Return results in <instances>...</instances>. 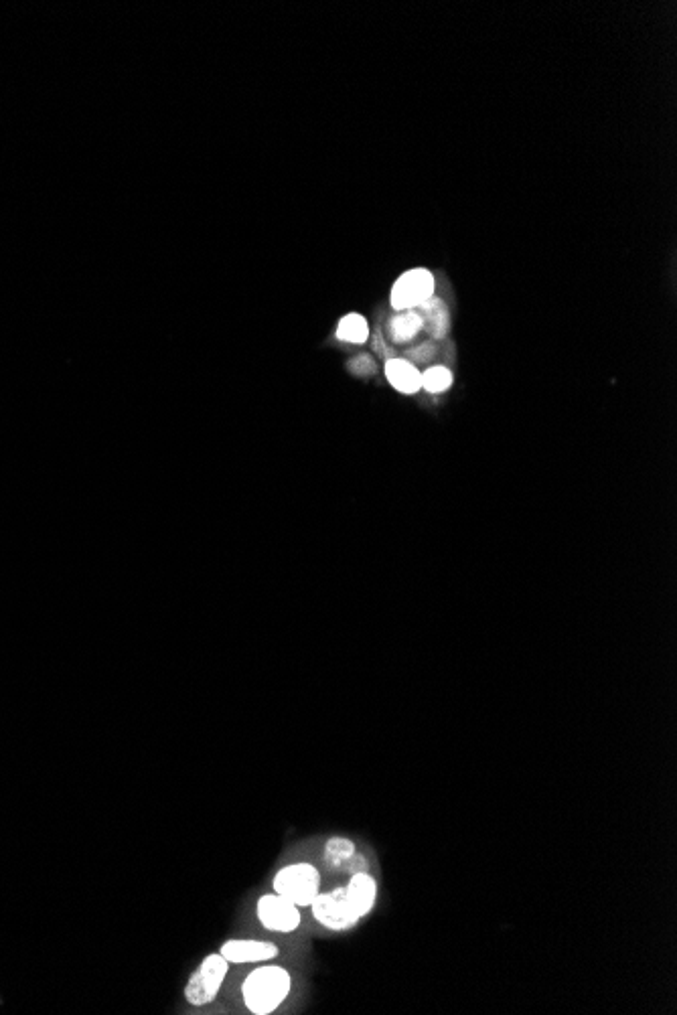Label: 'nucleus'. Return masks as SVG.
Instances as JSON below:
<instances>
[{
  "instance_id": "f257e3e1",
  "label": "nucleus",
  "mask_w": 677,
  "mask_h": 1015,
  "mask_svg": "<svg viewBox=\"0 0 677 1015\" xmlns=\"http://www.w3.org/2000/svg\"><path fill=\"white\" fill-rule=\"evenodd\" d=\"M292 973L272 961L258 963L242 981V1001L254 1015L278 1011L292 993Z\"/></svg>"
},
{
  "instance_id": "f03ea898",
  "label": "nucleus",
  "mask_w": 677,
  "mask_h": 1015,
  "mask_svg": "<svg viewBox=\"0 0 677 1015\" xmlns=\"http://www.w3.org/2000/svg\"><path fill=\"white\" fill-rule=\"evenodd\" d=\"M323 874L311 862H292L272 876V892L288 898L298 908H309L321 894Z\"/></svg>"
},
{
  "instance_id": "7ed1b4c3",
  "label": "nucleus",
  "mask_w": 677,
  "mask_h": 1015,
  "mask_svg": "<svg viewBox=\"0 0 677 1015\" xmlns=\"http://www.w3.org/2000/svg\"><path fill=\"white\" fill-rule=\"evenodd\" d=\"M230 967L232 965L228 963V959H225L219 951L205 955L199 967L189 975V981L185 985V1001L191 1007L211 1005L217 999L225 979H228Z\"/></svg>"
},
{
  "instance_id": "20e7f679",
  "label": "nucleus",
  "mask_w": 677,
  "mask_h": 1015,
  "mask_svg": "<svg viewBox=\"0 0 677 1015\" xmlns=\"http://www.w3.org/2000/svg\"><path fill=\"white\" fill-rule=\"evenodd\" d=\"M294 902L288 898L266 892L256 900V918L262 924L264 930L276 932V934H292L303 924V914Z\"/></svg>"
},
{
  "instance_id": "39448f33",
  "label": "nucleus",
  "mask_w": 677,
  "mask_h": 1015,
  "mask_svg": "<svg viewBox=\"0 0 677 1015\" xmlns=\"http://www.w3.org/2000/svg\"><path fill=\"white\" fill-rule=\"evenodd\" d=\"M309 908H311L313 918L325 930H331V932H347L361 922L351 912V908L345 900V894H343V886L333 888L329 892H321Z\"/></svg>"
},
{
  "instance_id": "423d86ee",
  "label": "nucleus",
  "mask_w": 677,
  "mask_h": 1015,
  "mask_svg": "<svg viewBox=\"0 0 677 1015\" xmlns=\"http://www.w3.org/2000/svg\"><path fill=\"white\" fill-rule=\"evenodd\" d=\"M430 296H434V276L426 268H414L404 272L390 294L392 306L400 310L418 308L422 302H426Z\"/></svg>"
},
{
  "instance_id": "0eeeda50",
  "label": "nucleus",
  "mask_w": 677,
  "mask_h": 1015,
  "mask_svg": "<svg viewBox=\"0 0 677 1015\" xmlns=\"http://www.w3.org/2000/svg\"><path fill=\"white\" fill-rule=\"evenodd\" d=\"M219 953L230 965H256L276 961L280 957V947L264 939H228L221 943Z\"/></svg>"
},
{
  "instance_id": "6e6552de",
  "label": "nucleus",
  "mask_w": 677,
  "mask_h": 1015,
  "mask_svg": "<svg viewBox=\"0 0 677 1015\" xmlns=\"http://www.w3.org/2000/svg\"><path fill=\"white\" fill-rule=\"evenodd\" d=\"M343 894H345V900H347L351 912L359 920H363L367 914H371L375 904H378V894H380L378 880H375L369 872L359 870V872L351 874L349 882L343 886Z\"/></svg>"
},
{
  "instance_id": "1a4fd4ad",
  "label": "nucleus",
  "mask_w": 677,
  "mask_h": 1015,
  "mask_svg": "<svg viewBox=\"0 0 677 1015\" xmlns=\"http://www.w3.org/2000/svg\"><path fill=\"white\" fill-rule=\"evenodd\" d=\"M386 377L396 392L414 396L422 389V373L408 359H390L386 363Z\"/></svg>"
},
{
  "instance_id": "9d476101",
  "label": "nucleus",
  "mask_w": 677,
  "mask_h": 1015,
  "mask_svg": "<svg viewBox=\"0 0 677 1015\" xmlns=\"http://www.w3.org/2000/svg\"><path fill=\"white\" fill-rule=\"evenodd\" d=\"M416 310L422 319V331H426L432 339H438V341L446 337V333L450 329V317H448L446 304L438 296H430Z\"/></svg>"
},
{
  "instance_id": "9b49d317",
  "label": "nucleus",
  "mask_w": 677,
  "mask_h": 1015,
  "mask_svg": "<svg viewBox=\"0 0 677 1015\" xmlns=\"http://www.w3.org/2000/svg\"><path fill=\"white\" fill-rule=\"evenodd\" d=\"M357 857V843L349 837L335 835L325 841L323 847V862L331 870H345L353 864Z\"/></svg>"
},
{
  "instance_id": "f8f14e48",
  "label": "nucleus",
  "mask_w": 677,
  "mask_h": 1015,
  "mask_svg": "<svg viewBox=\"0 0 677 1015\" xmlns=\"http://www.w3.org/2000/svg\"><path fill=\"white\" fill-rule=\"evenodd\" d=\"M422 331V319L416 308L400 310L390 321V335L394 343H408Z\"/></svg>"
},
{
  "instance_id": "ddd939ff",
  "label": "nucleus",
  "mask_w": 677,
  "mask_h": 1015,
  "mask_svg": "<svg viewBox=\"0 0 677 1015\" xmlns=\"http://www.w3.org/2000/svg\"><path fill=\"white\" fill-rule=\"evenodd\" d=\"M369 337V325L365 321L363 315H357V312H351V315L343 317L339 321V327H337V339L345 341V343H353V345H361L365 343Z\"/></svg>"
},
{
  "instance_id": "4468645a",
  "label": "nucleus",
  "mask_w": 677,
  "mask_h": 1015,
  "mask_svg": "<svg viewBox=\"0 0 677 1015\" xmlns=\"http://www.w3.org/2000/svg\"><path fill=\"white\" fill-rule=\"evenodd\" d=\"M453 379H455L453 371L442 365H436L422 373V389H426L428 394H442L453 385Z\"/></svg>"
}]
</instances>
